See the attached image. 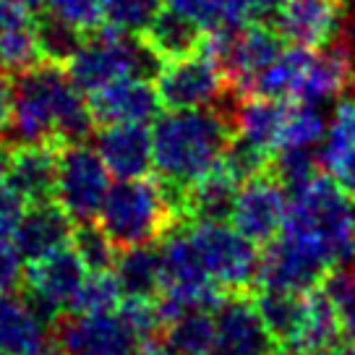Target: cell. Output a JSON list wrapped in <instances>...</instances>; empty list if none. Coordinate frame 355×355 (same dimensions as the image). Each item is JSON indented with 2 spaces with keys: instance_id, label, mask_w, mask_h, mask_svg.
Instances as JSON below:
<instances>
[{
  "instance_id": "1",
  "label": "cell",
  "mask_w": 355,
  "mask_h": 355,
  "mask_svg": "<svg viewBox=\"0 0 355 355\" xmlns=\"http://www.w3.org/2000/svg\"><path fill=\"white\" fill-rule=\"evenodd\" d=\"M84 92L63 66L44 63L13 76V110L3 141L8 146L78 144L94 133Z\"/></svg>"
},
{
  "instance_id": "2",
  "label": "cell",
  "mask_w": 355,
  "mask_h": 355,
  "mask_svg": "<svg viewBox=\"0 0 355 355\" xmlns=\"http://www.w3.org/2000/svg\"><path fill=\"white\" fill-rule=\"evenodd\" d=\"M235 136L233 112L214 107L167 110L152 128L157 178L175 189H189L220 162Z\"/></svg>"
},
{
  "instance_id": "3",
  "label": "cell",
  "mask_w": 355,
  "mask_h": 355,
  "mask_svg": "<svg viewBox=\"0 0 355 355\" xmlns=\"http://www.w3.org/2000/svg\"><path fill=\"white\" fill-rule=\"evenodd\" d=\"M183 196L186 191L159 178L144 175L118 180L105 196L97 225L118 251L131 245L157 243L186 220Z\"/></svg>"
},
{
  "instance_id": "4",
  "label": "cell",
  "mask_w": 355,
  "mask_h": 355,
  "mask_svg": "<svg viewBox=\"0 0 355 355\" xmlns=\"http://www.w3.org/2000/svg\"><path fill=\"white\" fill-rule=\"evenodd\" d=\"M288 199L282 233L316 251L329 269L355 264V201L332 178L322 173Z\"/></svg>"
},
{
  "instance_id": "5",
  "label": "cell",
  "mask_w": 355,
  "mask_h": 355,
  "mask_svg": "<svg viewBox=\"0 0 355 355\" xmlns=\"http://www.w3.org/2000/svg\"><path fill=\"white\" fill-rule=\"evenodd\" d=\"M165 66L152 53L141 34L115 32L102 24L100 29L84 34V42L66 63V73L81 92H100L118 78H149L155 81Z\"/></svg>"
},
{
  "instance_id": "6",
  "label": "cell",
  "mask_w": 355,
  "mask_h": 355,
  "mask_svg": "<svg viewBox=\"0 0 355 355\" xmlns=\"http://www.w3.org/2000/svg\"><path fill=\"white\" fill-rule=\"evenodd\" d=\"M189 235L217 288L225 293H248L256 285L259 251L230 222H191Z\"/></svg>"
},
{
  "instance_id": "7",
  "label": "cell",
  "mask_w": 355,
  "mask_h": 355,
  "mask_svg": "<svg viewBox=\"0 0 355 355\" xmlns=\"http://www.w3.org/2000/svg\"><path fill=\"white\" fill-rule=\"evenodd\" d=\"M110 170L87 141L58 149L55 201L76 225L94 222L110 191Z\"/></svg>"
},
{
  "instance_id": "8",
  "label": "cell",
  "mask_w": 355,
  "mask_h": 355,
  "mask_svg": "<svg viewBox=\"0 0 355 355\" xmlns=\"http://www.w3.org/2000/svg\"><path fill=\"white\" fill-rule=\"evenodd\" d=\"M159 102L167 110H201L220 105L233 89L222 68L204 53L170 60L155 78Z\"/></svg>"
},
{
  "instance_id": "9",
  "label": "cell",
  "mask_w": 355,
  "mask_h": 355,
  "mask_svg": "<svg viewBox=\"0 0 355 355\" xmlns=\"http://www.w3.org/2000/svg\"><path fill=\"white\" fill-rule=\"evenodd\" d=\"M288 191L272 170L245 178L238 189L230 225L254 245H269L285 227L288 220Z\"/></svg>"
},
{
  "instance_id": "10",
  "label": "cell",
  "mask_w": 355,
  "mask_h": 355,
  "mask_svg": "<svg viewBox=\"0 0 355 355\" xmlns=\"http://www.w3.org/2000/svg\"><path fill=\"white\" fill-rule=\"evenodd\" d=\"M332 269L316 251L309 245L279 233L269 245H264V254L259 256V272L256 285L259 290H277V293H309L313 288H322L327 275Z\"/></svg>"
},
{
  "instance_id": "11",
  "label": "cell",
  "mask_w": 355,
  "mask_h": 355,
  "mask_svg": "<svg viewBox=\"0 0 355 355\" xmlns=\"http://www.w3.org/2000/svg\"><path fill=\"white\" fill-rule=\"evenodd\" d=\"M87 275L89 269L76 251L60 248L53 256L29 264V269L24 272V293L34 303V309L55 327L60 313H68Z\"/></svg>"
},
{
  "instance_id": "12",
  "label": "cell",
  "mask_w": 355,
  "mask_h": 355,
  "mask_svg": "<svg viewBox=\"0 0 355 355\" xmlns=\"http://www.w3.org/2000/svg\"><path fill=\"white\" fill-rule=\"evenodd\" d=\"M53 332L68 355H133L141 345L118 311L63 313Z\"/></svg>"
},
{
  "instance_id": "13",
  "label": "cell",
  "mask_w": 355,
  "mask_h": 355,
  "mask_svg": "<svg viewBox=\"0 0 355 355\" xmlns=\"http://www.w3.org/2000/svg\"><path fill=\"white\" fill-rule=\"evenodd\" d=\"M214 313L211 355H272L277 345L266 332L256 300L248 293H227Z\"/></svg>"
},
{
  "instance_id": "14",
  "label": "cell",
  "mask_w": 355,
  "mask_h": 355,
  "mask_svg": "<svg viewBox=\"0 0 355 355\" xmlns=\"http://www.w3.org/2000/svg\"><path fill=\"white\" fill-rule=\"evenodd\" d=\"M343 24V0H279L275 32L295 47L324 50L340 40Z\"/></svg>"
},
{
  "instance_id": "15",
  "label": "cell",
  "mask_w": 355,
  "mask_h": 355,
  "mask_svg": "<svg viewBox=\"0 0 355 355\" xmlns=\"http://www.w3.org/2000/svg\"><path fill=\"white\" fill-rule=\"evenodd\" d=\"M89 110L97 125H115V123H139L149 125L159 118L162 102L157 94L155 81L149 78H118L100 92L92 94Z\"/></svg>"
},
{
  "instance_id": "16",
  "label": "cell",
  "mask_w": 355,
  "mask_h": 355,
  "mask_svg": "<svg viewBox=\"0 0 355 355\" xmlns=\"http://www.w3.org/2000/svg\"><path fill=\"white\" fill-rule=\"evenodd\" d=\"M355 84V47L337 40L324 50H311L295 102L324 105L343 97Z\"/></svg>"
},
{
  "instance_id": "17",
  "label": "cell",
  "mask_w": 355,
  "mask_h": 355,
  "mask_svg": "<svg viewBox=\"0 0 355 355\" xmlns=\"http://www.w3.org/2000/svg\"><path fill=\"white\" fill-rule=\"evenodd\" d=\"M94 136V149L102 157L110 175L118 180H131V178H144L155 167L152 155V131L149 125L139 123H115V125H102Z\"/></svg>"
},
{
  "instance_id": "18",
  "label": "cell",
  "mask_w": 355,
  "mask_h": 355,
  "mask_svg": "<svg viewBox=\"0 0 355 355\" xmlns=\"http://www.w3.org/2000/svg\"><path fill=\"white\" fill-rule=\"evenodd\" d=\"M73 227H76V222L60 209L55 199L26 204L11 243L24 261L32 264V261L53 256L60 248H68Z\"/></svg>"
},
{
  "instance_id": "19",
  "label": "cell",
  "mask_w": 355,
  "mask_h": 355,
  "mask_svg": "<svg viewBox=\"0 0 355 355\" xmlns=\"http://www.w3.org/2000/svg\"><path fill=\"white\" fill-rule=\"evenodd\" d=\"M53 329L26 293L13 290L0 295V355H40L53 345Z\"/></svg>"
},
{
  "instance_id": "20",
  "label": "cell",
  "mask_w": 355,
  "mask_h": 355,
  "mask_svg": "<svg viewBox=\"0 0 355 355\" xmlns=\"http://www.w3.org/2000/svg\"><path fill=\"white\" fill-rule=\"evenodd\" d=\"M58 149L55 144L13 146L6 170V186L19 193L26 204L55 199L58 180Z\"/></svg>"
},
{
  "instance_id": "21",
  "label": "cell",
  "mask_w": 355,
  "mask_h": 355,
  "mask_svg": "<svg viewBox=\"0 0 355 355\" xmlns=\"http://www.w3.org/2000/svg\"><path fill=\"white\" fill-rule=\"evenodd\" d=\"M290 102L293 100H275V97H259V94L241 97V105L233 110L235 139L261 152L277 155L285 136V125H288Z\"/></svg>"
},
{
  "instance_id": "22",
  "label": "cell",
  "mask_w": 355,
  "mask_h": 355,
  "mask_svg": "<svg viewBox=\"0 0 355 355\" xmlns=\"http://www.w3.org/2000/svg\"><path fill=\"white\" fill-rule=\"evenodd\" d=\"M241 178L225 159H220L207 175L191 183L183 196V217L191 222H230Z\"/></svg>"
},
{
  "instance_id": "23",
  "label": "cell",
  "mask_w": 355,
  "mask_h": 355,
  "mask_svg": "<svg viewBox=\"0 0 355 355\" xmlns=\"http://www.w3.org/2000/svg\"><path fill=\"white\" fill-rule=\"evenodd\" d=\"M319 157L324 173L355 201V97L334 107Z\"/></svg>"
},
{
  "instance_id": "24",
  "label": "cell",
  "mask_w": 355,
  "mask_h": 355,
  "mask_svg": "<svg viewBox=\"0 0 355 355\" xmlns=\"http://www.w3.org/2000/svg\"><path fill=\"white\" fill-rule=\"evenodd\" d=\"M204 34L207 29L201 24L170 6H162L141 37L162 63H170V60L196 55L204 42Z\"/></svg>"
},
{
  "instance_id": "25",
  "label": "cell",
  "mask_w": 355,
  "mask_h": 355,
  "mask_svg": "<svg viewBox=\"0 0 355 355\" xmlns=\"http://www.w3.org/2000/svg\"><path fill=\"white\" fill-rule=\"evenodd\" d=\"M112 275L123 290V298H159L162 293V256L155 243L121 248L112 264Z\"/></svg>"
},
{
  "instance_id": "26",
  "label": "cell",
  "mask_w": 355,
  "mask_h": 355,
  "mask_svg": "<svg viewBox=\"0 0 355 355\" xmlns=\"http://www.w3.org/2000/svg\"><path fill=\"white\" fill-rule=\"evenodd\" d=\"M254 300L277 350H295L306 319V293L298 295V293L261 290Z\"/></svg>"
},
{
  "instance_id": "27",
  "label": "cell",
  "mask_w": 355,
  "mask_h": 355,
  "mask_svg": "<svg viewBox=\"0 0 355 355\" xmlns=\"http://www.w3.org/2000/svg\"><path fill=\"white\" fill-rule=\"evenodd\" d=\"M343 324L337 316L332 298L324 288H313L306 293V319H303V332H300L298 347L303 355L319 353L322 347L332 345L343 337Z\"/></svg>"
},
{
  "instance_id": "28",
  "label": "cell",
  "mask_w": 355,
  "mask_h": 355,
  "mask_svg": "<svg viewBox=\"0 0 355 355\" xmlns=\"http://www.w3.org/2000/svg\"><path fill=\"white\" fill-rule=\"evenodd\" d=\"M165 345L173 355H211L214 353V313L186 311L165 324Z\"/></svg>"
},
{
  "instance_id": "29",
  "label": "cell",
  "mask_w": 355,
  "mask_h": 355,
  "mask_svg": "<svg viewBox=\"0 0 355 355\" xmlns=\"http://www.w3.org/2000/svg\"><path fill=\"white\" fill-rule=\"evenodd\" d=\"M34 37H37L40 58L44 63H55V66H66L84 42L81 29L58 19L55 13H50L47 8L34 16Z\"/></svg>"
},
{
  "instance_id": "30",
  "label": "cell",
  "mask_w": 355,
  "mask_h": 355,
  "mask_svg": "<svg viewBox=\"0 0 355 355\" xmlns=\"http://www.w3.org/2000/svg\"><path fill=\"white\" fill-rule=\"evenodd\" d=\"M40 60L42 58H40V47L34 37V19L0 29V68L3 71L16 76L26 68L37 66Z\"/></svg>"
},
{
  "instance_id": "31",
  "label": "cell",
  "mask_w": 355,
  "mask_h": 355,
  "mask_svg": "<svg viewBox=\"0 0 355 355\" xmlns=\"http://www.w3.org/2000/svg\"><path fill=\"white\" fill-rule=\"evenodd\" d=\"M121 300L123 290L118 285L115 275H112V269H107V272H89L84 285L78 288L68 313H110V311H118Z\"/></svg>"
},
{
  "instance_id": "32",
  "label": "cell",
  "mask_w": 355,
  "mask_h": 355,
  "mask_svg": "<svg viewBox=\"0 0 355 355\" xmlns=\"http://www.w3.org/2000/svg\"><path fill=\"white\" fill-rule=\"evenodd\" d=\"M324 133H327V121L319 105L290 102L288 125L279 149H313L319 141H324Z\"/></svg>"
},
{
  "instance_id": "33",
  "label": "cell",
  "mask_w": 355,
  "mask_h": 355,
  "mask_svg": "<svg viewBox=\"0 0 355 355\" xmlns=\"http://www.w3.org/2000/svg\"><path fill=\"white\" fill-rule=\"evenodd\" d=\"M165 0H102V24L115 32L144 34Z\"/></svg>"
},
{
  "instance_id": "34",
  "label": "cell",
  "mask_w": 355,
  "mask_h": 355,
  "mask_svg": "<svg viewBox=\"0 0 355 355\" xmlns=\"http://www.w3.org/2000/svg\"><path fill=\"white\" fill-rule=\"evenodd\" d=\"M71 248L76 251V256L84 261L89 272H107V269H112L115 256H118V248L94 222H84V225L73 227Z\"/></svg>"
},
{
  "instance_id": "35",
  "label": "cell",
  "mask_w": 355,
  "mask_h": 355,
  "mask_svg": "<svg viewBox=\"0 0 355 355\" xmlns=\"http://www.w3.org/2000/svg\"><path fill=\"white\" fill-rule=\"evenodd\" d=\"M322 288L327 290V295L332 298L334 309H337L345 337L355 343V264L332 269Z\"/></svg>"
},
{
  "instance_id": "36",
  "label": "cell",
  "mask_w": 355,
  "mask_h": 355,
  "mask_svg": "<svg viewBox=\"0 0 355 355\" xmlns=\"http://www.w3.org/2000/svg\"><path fill=\"white\" fill-rule=\"evenodd\" d=\"M118 313L141 343L155 340V334L165 329V313L157 298H123Z\"/></svg>"
},
{
  "instance_id": "37",
  "label": "cell",
  "mask_w": 355,
  "mask_h": 355,
  "mask_svg": "<svg viewBox=\"0 0 355 355\" xmlns=\"http://www.w3.org/2000/svg\"><path fill=\"white\" fill-rule=\"evenodd\" d=\"M277 8L279 0H227L220 26H233V29L269 26L277 16Z\"/></svg>"
},
{
  "instance_id": "38",
  "label": "cell",
  "mask_w": 355,
  "mask_h": 355,
  "mask_svg": "<svg viewBox=\"0 0 355 355\" xmlns=\"http://www.w3.org/2000/svg\"><path fill=\"white\" fill-rule=\"evenodd\" d=\"M165 3L170 8L186 13L204 29L220 26L225 19V8H227V0H165Z\"/></svg>"
},
{
  "instance_id": "39",
  "label": "cell",
  "mask_w": 355,
  "mask_h": 355,
  "mask_svg": "<svg viewBox=\"0 0 355 355\" xmlns=\"http://www.w3.org/2000/svg\"><path fill=\"white\" fill-rule=\"evenodd\" d=\"M24 209H26V201L3 183L0 186V243H11L13 241V233L21 222Z\"/></svg>"
},
{
  "instance_id": "40",
  "label": "cell",
  "mask_w": 355,
  "mask_h": 355,
  "mask_svg": "<svg viewBox=\"0 0 355 355\" xmlns=\"http://www.w3.org/2000/svg\"><path fill=\"white\" fill-rule=\"evenodd\" d=\"M24 259L13 243H0V295L19 290V282L24 279Z\"/></svg>"
},
{
  "instance_id": "41",
  "label": "cell",
  "mask_w": 355,
  "mask_h": 355,
  "mask_svg": "<svg viewBox=\"0 0 355 355\" xmlns=\"http://www.w3.org/2000/svg\"><path fill=\"white\" fill-rule=\"evenodd\" d=\"M13 110V73L0 68V139L8 128Z\"/></svg>"
},
{
  "instance_id": "42",
  "label": "cell",
  "mask_w": 355,
  "mask_h": 355,
  "mask_svg": "<svg viewBox=\"0 0 355 355\" xmlns=\"http://www.w3.org/2000/svg\"><path fill=\"white\" fill-rule=\"evenodd\" d=\"M313 355H355V343L353 340H347V337H340V340H334L332 345H327V347H322L319 353Z\"/></svg>"
},
{
  "instance_id": "43",
  "label": "cell",
  "mask_w": 355,
  "mask_h": 355,
  "mask_svg": "<svg viewBox=\"0 0 355 355\" xmlns=\"http://www.w3.org/2000/svg\"><path fill=\"white\" fill-rule=\"evenodd\" d=\"M133 355H173L170 350H167L165 343H155V340H146V343H141L136 350H133Z\"/></svg>"
},
{
  "instance_id": "44",
  "label": "cell",
  "mask_w": 355,
  "mask_h": 355,
  "mask_svg": "<svg viewBox=\"0 0 355 355\" xmlns=\"http://www.w3.org/2000/svg\"><path fill=\"white\" fill-rule=\"evenodd\" d=\"M8 157H11V146L0 139V186L6 183V170H8Z\"/></svg>"
},
{
  "instance_id": "45",
  "label": "cell",
  "mask_w": 355,
  "mask_h": 355,
  "mask_svg": "<svg viewBox=\"0 0 355 355\" xmlns=\"http://www.w3.org/2000/svg\"><path fill=\"white\" fill-rule=\"evenodd\" d=\"M21 3L34 13V16H37V13H42L44 8H47V0H21Z\"/></svg>"
},
{
  "instance_id": "46",
  "label": "cell",
  "mask_w": 355,
  "mask_h": 355,
  "mask_svg": "<svg viewBox=\"0 0 355 355\" xmlns=\"http://www.w3.org/2000/svg\"><path fill=\"white\" fill-rule=\"evenodd\" d=\"M40 355H68V353L63 350V347H60V345H50V347H44Z\"/></svg>"
},
{
  "instance_id": "47",
  "label": "cell",
  "mask_w": 355,
  "mask_h": 355,
  "mask_svg": "<svg viewBox=\"0 0 355 355\" xmlns=\"http://www.w3.org/2000/svg\"><path fill=\"white\" fill-rule=\"evenodd\" d=\"M272 355H303L300 350H275Z\"/></svg>"
}]
</instances>
